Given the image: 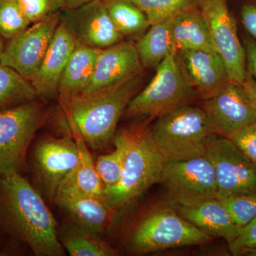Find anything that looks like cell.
I'll list each match as a JSON object with an SVG mask.
<instances>
[{"label": "cell", "instance_id": "obj_1", "mask_svg": "<svg viewBox=\"0 0 256 256\" xmlns=\"http://www.w3.org/2000/svg\"><path fill=\"white\" fill-rule=\"evenodd\" d=\"M0 216L10 232L34 255H65L52 212L20 173L0 178Z\"/></svg>", "mask_w": 256, "mask_h": 256}, {"label": "cell", "instance_id": "obj_2", "mask_svg": "<svg viewBox=\"0 0 256 256\" xmlns=\"http://www.w3.org/2000/svg\"><path fill=\"white\" fill-rule=\"evenodd\" d=\"M140 74L114 86L62 99L69 120L88 146L101 149L114 140L120 118L139 90Z\"/></svg>", "mask_w": 256, "mask_h": 256}, {"label": "cell", "instance_id": "obj_3", "mask_svg": "<svg viewBox=\"0 0 256 256\" xmlns=\"http://www.w3.org/2000/svg\"><path fill=\"white\" fill-rule=\"evenodd\" d=\"M129 142L118 182L106 188V201L118 210L160 182L166 160L156 146L146 124L128 128Z\"/></svg>", "mask_w": 256, "mask_h": 256}, {"label": "cell", "instance_id": "obj_4", "mask_svg": "<svg viewBox=\"0 0 256 256\" xmlns=\"http://www.w3.org/2000/svg\"><path fill=\"white\" fill-rule=\"evenodd\" d=\"M196 92L180 54L172 52L156 67V76L148 86L133 97L124 114L130 118L156 119L190 105Z\"/></svg>", "mask_w": 256, "mask_h": 256}, {"label": "cell", "instance_id": "obj_5", "mask_svg": "<svg viewBox=\"0 0 256 256\" xmlns=\"http://www.w3.org/2000/svg\"><path fill=\"white\" fill-rule=\"evenodd\" d=\"M151 132L168 162L205 156L208 140L216 134L203 109L190 104L156 118Z\"/></svg>", "mask_w": 256, "mask_h": 256}, {"label": "cell", "instance_id": "obj_6", "mask_svg": "<svg viewBox=\"0 0 256 256\" xmlns=\"http://www.w3.org/2000/svg\"><path fill=\"white\" fill-rule=\"evenodd\" d=\"M212 236L181 216L173 206L160 207L143 216L133 228L130 244L138 254L212 242Z\"/></svg>", "mask_w": 256, "mask_h": 256}, {"label": "cell", "instance_id": "obj_7", "mask_svg": "<svg viewBox=\"0 0 256 256\" xmlns=\"http://www.w3.org/2000/svg\"><path fill=\"white\" fill-rule=\"evenodd\" d=\"M41 122V108L34 100L0 110V178L24 168L28 148Z\"/></svg>", "mask_w": 256, "mask_h": 256}, {"label": "cell", "instance_id": "obj_8", "mask_svg": "<svg viewBox=\"0 0 256 256\" xmlns=\"http://www.w3.org/2000/svg\"><path fill=\"white\" fill-rule=\"evenodd\" d=\"M214 48L223 60L230 82L242 84L246 76V54L240 43L228 0H197Z\"/></svg>", "mask_w": 256, "mask_h": 256}, {"label": "cell", "instance_id": "obj_9", "mask_svg": "<svg viewBox=\"0 0 256 256\" xmlns=\"http://www.w3.org/2000/svg\"><path fill=\"white\" fill-rule=\"evenodd\" d=\"M206 156L215 170L218 198L256 192V164L232 140L214 134Z\"/></svg>", "mask_w": 256, "mask_h": 256}, {"label": "cell", "instance_id": "obj_10", "mask_svg": "<svg viewBox=\"0 0 256 256\" xmlns=\"http://www.w3.org/2000/svg\"><path fill=\"white\" fill-rule=\"evenodd\" d=\"M202 109L216 134L227 138L256 122L255 106L245 88L230 80L204 99Z\"/></svg>", "mask_w": 256, "mask_h": 256}, {"label": "cell", "instance_id": "obj_11", "mask_svg": "<svg viewBox=\"0 0 256 256\" xmlns=\"http://www.w3.org/2000/svg\"><path fill=\"white\" fill-rule=\"evenodd\" d=\"M160 183L169 190L172 202L218 198L215 170L206 154L166 162Z\"/></svg>", "mask_w": 256, "mask_h": 256}, {"label": "cell", "instance_id": "obj_12", "mask_svg": "<svg viewBox=\"0 0 256 256\" xmlns=\"http://www.w3.org/2000/svg\"><path fill=\"white\" fill-rule=\"evenodd\" d=\"M60 23L58 12L28 26L10 40L0 58V64L14 69L31 82L43 62Z\"/></svg>", "mask_w": 256, "mask_h": 256}, {"label": "cell", "instance_id": "obj_13", "mask_svg": "<svg viewBox=\"0 0 256 256\" xmlns=\"http://www.w3.org/2000/svg\"><path fill=\"white\" fill-rule=\"evenodd\" d=\"M60 18L76 43L80 44L101 50L124 40L102 0H96L75 9L62 10Z\"/></svg>", "mask_w": 256, "mask_h": 256}, {"label": "cell", "instance_id": "obj_14", "mask_svg": "<svg viewBox=\"0 0 256 256\" xmlns=\"http://www.w3.org/2000/svg\"><path fill=\"white\" fill-rule=\"evenodd\" d=\"M33 158L46 194L54 200L58 188L75 173L78 164V150L73 137L42 140L35 146Z\"/></svg>", "mask_w": 256, "mask_h": 256}, {"label": "cell", "instance_id": "obj_15", "mask_svg": "<svg viewBox=\"0 0 256 256\" xmlns=\"http://www.w3.org/2000/svg\"><path fill=\"white\" fill-rule=\"evenodd\" d=\"M74 175L58 188L54 201L82 228L96 234L108 228L116 213L104 198L82 191L76 184Z\"/></svg>", "mask_w": 256, "mask_h": 256}, {"label": "cell", "instance_id": "obj_16", "mask_svg": "<svg viewBox=\"0 0 256 256\" xmlns=\"http://www.w3.org/2000/svg\"><path fill=\"white\" fill-rule=\"evenodd\" d=\"M142 64L136 44L121 41L99 50L90 85L84 92L114 86L141 73Z\"/></svg>", "mask_w": 256, "mask_h": 256}, {"label": "cell", "instance_id": "obj_17", "mask_svg": "<svg viewBox=\"0 0 256 256\" xmlns=\"http://www.w3.org/2000/svg\"><path fill=\"white\" fill-rule=\"evenodd\" d=\"M175 210L197 228L228 244L237 238L242 227L234 223L226 208L216 197L172 202Z\"/></svg>", "mask_w": 256, "mask_h": 256}, {"label": "cell", "instance_id": "obj_18", "mask_svg": "<svg viewBox=\"0 0 256 256\" xmlns=\"http://www.w3.org/2000/svg\"><path fill=\"white\" fill-rule=\"evenodd\" d=\"M76 46V42L62 23L56 30L50 46L31 84L38 96H54L66 66Z\"/></svg>", "mask_w": 256, "mask_h": 256}, {"label": "cell", "instance_id": "obj_19", "mask_svg": "<svg viewBox=\"0 0 256 256\" xmlns=\"http://www.w3.org/2000/svg\"><path fill=\"white\" fill-rule=\"evenodd\" d=\"M178 53L194 87L204 99L229 82L225 64L216 50H190Z\"/></svg>", "mask_w": 256, "mask_h": 256}, {"label": "cell", "instance_id": "obj_20", "mask_svg": "<svg viewBox=\"0 0 256 256\" xmlns=\"http://www.w3.org/2000/svg\"><path fill=\"white\" fill-rule=\"evenodd\" d=\"M171 31L176 52L214 50L206 22L197 4L180 10L172 16Z\"/></svg>", "mask_w": 256, "mask_h": 256}, {"label": "cell", "instance_id": "obj_21", "mask_svg": "<svg viewBox=\"0 0 256 256\" xmlns=\"http://www.w3.org/2000/svg\"><path fill=\"white\" fill-rule=\"evenodd\" d=\"M100 48L76 43L75 50L64 68L58 84L62 99L85 92L90 85Z\"/></svg>", "mask_w": 256, "mask_h": 256}, {"label": "cell", "instance_id": "obj_22", "mask_svg": "<svg viewBox=\"0 0 256 256\" xmlns=\"http://www.w3.org/2000/svg\"><path fill=\"white\" fill-rule=\"evenodd\" d=\"M172 16L151 25L136 44L142 66L158 67L170 54L175 52L172 36Z\"/></svg>", "mask_w": 256, "mask_h": 256}, {"label": "cell", "instance_id": "obj_23", "mask_svg": "<svg viewBox=\"0 0 256 256\" xmlns=\"http://www.w3.org/2000/svg\"><path fill=\"white\" fill-rule=\"evenodd\" d=\"M58 236L64 248L72 256H110L114 249L98 237L97 234L76 224L64 226L58 230Z\"/></svg>", "mask_w": 256, "mask_h": 256}, {"label": "cell", "instance_id": "obj_24", "mask_svg": "<svg viewBox=\"0 0 256 256\" xmlns=\"http://www.w3.org/2000/svg\"><path fill=\"white\" fill-rule=\"evenodd\" d=\"M69 122L78 150V164L74 175L76 184L82 191L106 200L105 188L96 171L88 146L75 124Z\"/></svg>", "mask_w": 256, "mask_h": 256}, {"label": "cell", "instance_id": "obj_25", "mask_svg": "<svg viewBox=\"0 0 256 256\" xmlns=\"http://www.w3.org/2000/svg\"><path fill=\"white\" fill-rule=\"evenodd\" d=\"M37 96L30 80L14 69L0 64V110L30 102Z\"/></svg>", "mask_w": 256, "mask_h": 256}, {"label": "cell", "instance_id": "obj_26", "mask_svg": "<svg viewBox=\"0 0 256 256\" xmlns=\"http://www.w3.org/2000/svg\"><path fill=\"white\" fill-rule=\"evenodd\" d=\"M109 16L122 36L140 34L151 26L146 15L129 0H104Z\"/></svg>", "mask_w": 256, "mask_h": 256}, {"label": "cell", "instance_id": "obj_27", "mask_svg": "<svg viewBox=\"0 0 256 256\" xmlns=\"http://www.w3.org/2000/svg\"><path fill=\"white\" fill-rule=\"evenodd\" d=\"M114 142V150L99 156L95 162L96 171L105 190L114 186L120 178L129 142L128 128L116 134Z\"/></svg>", "mask_w": 256, "mask_h": 256}, {"label": "cell", "instance_id": "obj_28", "mask_svg": "<svg viewBox=\"0 0 256 256\" xmlns=\"http://www.w3.org/2000/svg\"><path fill=\"white\" fill-rule=\"evenodd\" d=\"M146 15L150 25L173 16L180 10L197 4V0H129Z\"/></svg>", "mask_w": 256, "mask_h": 256}, {"label": "cell", "instance_id": "obj_29", "mask_svg": "<svg viewBox=\"0 0 256 256\" xmlns=\"http://www.w3.org/2000/svg\"><path fill=\"white\" fill-rule=\"evenodd\" d=\"M14 0H0V36L10 40L31 24Z\"/></svg>", "mask_w": 256, "mask_h": 256}, {"label": "cell", "instance_id": "obj_30", "mask_svg": "<svg viewBox=\"0 0 256 256\" xmlns=\"http://www.w3.org/2000/svg\"><path fill=\"white\" fill-rule=\"evenodd\" d=\"M228 210L234 223L245 226L256 217V192L218 198Z\"/></svg>", "mask_w": 256, "mask_h": 256}, {"label": "cell", "instance_id": "obj_31", "mask_svg": "<svg viewBox=\"0 0 256 256\" xmlns=\"http://www.w3.org/2000/svg\"><path fill=\"white\" fill-rule=\"evenodd\" d=\"M28 21L37 23L64 10L62 0H14Z\"/></svg>", "mask_w": 256, "mask_h": 256}, {"label": "cell", "instance_id": "obj_32", "mask_svg": "<svg viewBox=\"0 0 256 256\" xmlns=\"http://www.w3.org/2000/svg\"><path fill=\"white\" fill-rule=\"evenodd\" d=\"M228 246L234 255L246 254L250 250H256V217L242 227L237 238Z\"/></svg>", "mask_w": 256, "mask_h": 256}, {"label": "cell", "instance_id": "obj_33", "mask_svg": "<svg viewBox=\"0 0 256 256\" xmlns=\"http://www.w3.org/2000/svg\"><path fill=\"white\" fill-rule=\"evenodd\" d=\"M229 139L256 164V122L240 130Z\"/></svg>", "mask_w": 256, "mask_h": 256}, {"label": "cell", "instance_id": "obj_34", "mask_svg": "<svg viewBox=\"0 0 256 256\" xmlns=\"http://www.w3.org/2000/svg\"><path fill=\"white\" fill-rule=\"evenodd\" d=\"M240 16L244 28L256 38V6L250 4L244 5Z\"/></svg>", "mask_w": 256, "mask_h": 256}, {"label": "cell", "instance_id": "obj_35", "mask_svg": "<svg viewBox=\"0 0 256 256\" xmlns=\"http://www.w3.org/2000/svg\"><path fill=\"white\" fill-rule=\"evenodd\" d=\"M246 58L248 62L249 73L256 80V42L250 40L244 41Z\"/></svg>", "mask_w": 256, "mask_h": 256}, {"label": "cell", "instance_id": "obj_36", "mask_svg": "<svg viewBox=\"0 0 256 256\" xmlns=\"http://www.w3.org/2000/svg\"><path fill=\"white\" fill-rule=\"evenodd\" d=\"M242 85L245 88L246 90L252 98L256 111V80L249 72H247L245 80Z\"/></svg>", "mask_w": 256, "mask_h": 256}, {"label": "cell", "instance_id": "obj_37", "mask_svg": "<svg viewBox=\"0 0 256 256\" xmlns=\"http://www.w3.org/2000/svg\"><path fill=\"white\" fill-rule=\"evenodd\" d=\"M96 0H62L64 9H75ZM104 1V0H102Z\"/></svg>", "mask_w": 256, "mask_h": 256}, {"label": "cell", "instance_id": "obj_38", "mask_svg": "<svg viewBox=\"0 0 256 256\" xmlns=\"http://www.w3.org/2000/svg\"><path fill=\"white\" fill-rule=\"evenodd\" d=\"M4 42H3L2 37L0 36V58H1L3 50H4Z\"/></svg>", "mask_w": 256, "mask_h": 256}, {"label": "cell", "instance_id": "obj_39", "mask_svg": "<svg viewBox=\"0 0 256 256\" xmlns=\"http://www.w3.org/2000/svg\"><path fill=\"white\" fill-rule=\"evenodd\" d=\"M246 254H247V255L256 256V250H250V252H247Z\"/></svg>", "mask_w": 256, "mask_h": 256}]
</instances>
